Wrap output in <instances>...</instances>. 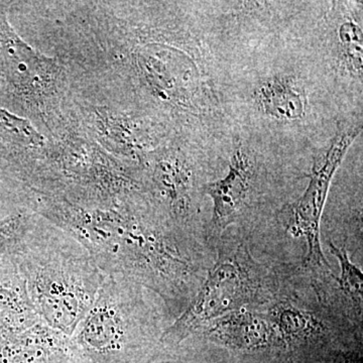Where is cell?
I'll return each mask as SVG.
<instances>
[{"label":"cell","mask_w":363,"mask_h":363,"mask_svg":"<svg viewBox=\"0 0 363 363\" xmlns=\"http://www.w3.org/2000/svg\"><path fill=\"white\" fill-rule=\"evenodd\" d=\"M332 363H362V360L357 353L343 352L338 354Z\"/></svg>","instance_id":"cell-16"},{"label":"cell","mask_w":363,"mask_h":363,"mask_svg":"<svg viewBox=\"0 0 363 363\" xmlns=\"http://www.w3.org/2000/svg\"><path fill=\"white\" fill-rule=\"evenodd\" d=\"M253 179L255 162L245 147L238 143L231 155L226 176L204 186L205 194L213 202L214 227L224 229L238 219L247 203Z\"/></svg>","instance_id":"cell-7"},{"label":"cell","mask_w":363,"mask_h":363,"mask_svg":"<svg viewBox=\"0 0 363 363\" xmlns=\"http://www.w3.org/2000/svg\"><path fill=\"white\" fill-rule=\"evenodd\" d=\"M199 333L212 342L245 352L281 347L269 318L248 311L247 308L217 318L205 325Z\"/></svg>","instance_id":"cell-6"},{"label":"cell","mask_w":363,"mask_h":363,"mask_svg":"<svg viewBox=\"0 0 363 363\" xmlns=\"http://www.w3.org/2000/svg\"><path fill=\"white\" fill-rule=\"evenodd\" d=\"M362 28L357 21H343L339 26V57L343 68L352 77L362 79L363 64Z\"/></svg>","instance_id":"cell-13"},{"label":"cell","mask_w":363,"mask_h":363,"mask_svg":"<svg viewBox=\"0 0 363 363\" xmlns=\"http://www.w3.org/2000/svg\"><path fill=\"white\" fill-rule=\"evenodd\" d=\"M33 217L18 213L0 220V257L13 253L25 235Z\"/></svg>","instance_id":"cell-15"},{"label":"cell","mask_w":363,"mask_h":363,"mask_svg":"<svg viewBox=\"0 0 363 363\" xmlns=\"http://www.w3.org/2000/svg\"><path fill=\"white\" fill-rule=\"evenodd\" d=\"M283 347L307 342L323 331L321 320L312 312L289 302H279L266 315Z\"/></svg>","instance_id":"cell-12"},{"label":"cell","mask_w":363,"mask_h":363,"mask_svg":"<svg viewBox=\"0 0 363 363\" xmlns=\"http://www.w3.org/2000/svg\"><path fill=\"white\" fill-rule=\"evenodd\" d=\"M152 188L157 199L176 221L188 218L192 205V174L179 159H161L152 173Z\"/></svg>","instance_id":"cell-10"},{"label":"cell","mask_w":363,"mask_h":363,"mask_svg":"<svg viewBox=\"0 0 363 363\" xmlns=\"http://www.w3.org/2000/svg\"><path fill=\"white\" fill-rule=\"evenodd\" d=\"M13 255L40 322L72 337L107 274L73 236L33 218Z\"/></svg>","instance_id":"cell-2"},{"label":"cell","mask_w":363,"mask_h":363,"mask_svg":"<svg viewBox=\"0 0 363 363\" xmlns=\"http://www.w3.org/2000/svg\"><path fill=\"white\" fill-rule=\"evenodd\" d=\"M119 274H107L89 312L71 337L76 363H145L152 348L143 292Z\"/></svg>","instance_id":"cell-3"},{"label":"cell","mask_w":363,"mask_h":363,"mask_svg":"<svg viewBox=\"0 0 363 363\" xmlns=\"http://www.w3.org/2000/svg\"><path fill=\"white\" fill-rule=\"evenodd\" d=\"M260 111L279 121H297L305 116L307 95L292 76L274 75L262 80L255 91Z\"/></svg>","instance_id":"cell-11"},{"label":"cell","mask_w":363,"mask_h":363,"mask_svg":"<svg viewBox=\"0 0 363 363\" xmlns=\"http://www.w3.org/2000/svg\"><path fill=\"white\" fill-rule=\"evenodd\" d=\"M262 285V274L247 247L221 248L206 281L183 313L162 332L160 345L174 350L217 318L245 309L257 300Z\"/></svg>","instance_id":"cell-4"},{"label":"cell","mask_w":363,"mask_h":363,"mask_svg":"<svg viewBox=\"0 0 363 363\" xmlns=\"http://www.w3.org/2000/svg\"><path fill=\"white\" fill-rule=\"evenodd\" d=\"M0 363H76L71 337L40 322L0 343Z\"/></svg>","instance_id":"cell-8"},{"label":"cell","mask_w":363,"mask_h":363,"mask_svg":"<svg viewBox=\"0 0 363 363\" xmlns=\"http://www.w3.org/2000/svg\"><path fill=\"white\" fill-rule=\"evenodd\" d=\"M330 252L338 259L340 276L337 279L343 293L352 301L359 313L362 311L363 274L350 259L345 248L330 245Z\"/></svg>","instance_id":"cell-14"},{"label":"cell","mask_w":363,"mask_h":363,"mask_svg":"<svg viewBox=\"0 0 363 363\" xmlns=\"http://www.w3.org/2000/svg\"><path fill=\"white\" fill-rule=\"evenodd\" d=\"M13 253L0 257V343L40 323Z\"/></svg>","instance_id":"cell-9"},{"label":"cell","mask_w":363,"mask_h":363,"mask_svg":"<svg viewBox=\"0 0 363 363\" xmlns=\"http://www.w3.org/2000/svg\"><path fill=\"white\" fill-rule=\"evenodd\" d=\"M360 133L362 128H348L336 133L324 156L315 162L304 194L289 205L284 215L286 230L294 238H304L307 245L305 266L312 269L329 267L320 236L322 215L333 177Z\"/></svg>","instance_id":"cell-5"},{"label":"cell","mask_w":363,"mask_h":363,"mask_svg":"<svg viewBox=\"0 0 363 363\" xmlns=\"http://www.w3.org/2000/svg\"><path fill=\"white\" fill-rule=\"evenodd\" d=\"M38 213L73 236L105 274H119L156 294L172 307L187 298L194 266L171 231L131 201L83 208L39 196Z\"/></svg>","instance_id":"cell-1"}]
</instances>
